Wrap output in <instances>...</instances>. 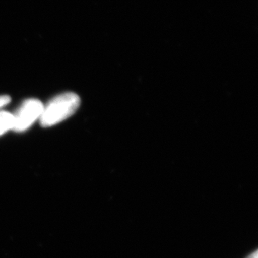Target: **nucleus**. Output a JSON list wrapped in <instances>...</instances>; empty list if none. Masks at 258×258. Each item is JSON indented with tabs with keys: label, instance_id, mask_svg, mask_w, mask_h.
<instances>
[{
	"label": "nucleus",
	"instance_id": "3",
	"mask_svg": "<svg viewBox=\"0 0 258 258\" xmlns=\"http://www.w3.org/2000/svg\"><path fill=\"white\" fill-rule=\"evenodd\" d=\"M14 117L12 114L0 111V136L13 129Z\"/></svg>",
	"mask_w": 258,
	"mask_h": 258
},
{
	"label": "nucleus",
	"instance_id": "1",
	"mask_svg": "<svg viewBox=\"0 0 258 258\" xmlns=\"http://www.w3.org/2000/svg\"><path fill=\"white\" fill-rule=\"evenodd\" d=\"M81 99L73 92L63 93L50 100L42 111L39 118L43 127L54 126L55 124L68 119L78 110Z\"/></svg>",
	"mask_w": 258,
	"mask_h": 258
},
{
	"label": "nucleus",
	"instance_id": "2",
	"mask_svg": "<svg viewBox=\"0 0 258 258\" xmlns=\"http://www.w3.org/2000/svg\"><path fill=\"white\" fill-rule=\"evenodd\" d=\"M44 105L37 99H29L25 100L14 117L12 131L16 132H23L27 131L37 119L41 116Z\"/></svg>",
	"mask_w": 258,
	"mask_h": 258
},
{
	"label": "nucleus",
	"instance_id": "5",
	"mask_svg": "<svg viewBox=\"0 0 258 258\" xmlns=\"http://www.w3.org/2000/svg\"><path fill=\"white\" fill-rule=\"evenodd\" d=\"M248 258H257V254H256V252H255V253H253L252 255L249 256Z\"/></svg>",
	"mask_w": 258,
	"mask_h": 258
},
{
	"label": "nucleus",
	"instance_id": "4",
	"mask_svg": "<svg viewBox=\"0 0 258 258\" xmlns=\"http://www.w3.org/2000/svg\"><path fill=\"white\" fill-rule=\"evenodd\" d=\"M10 102V97L9 95H0V108L8 105Z\"/></svg>",
	"mask_w": 258,
	"mask_h": 258
}]
</instances>
